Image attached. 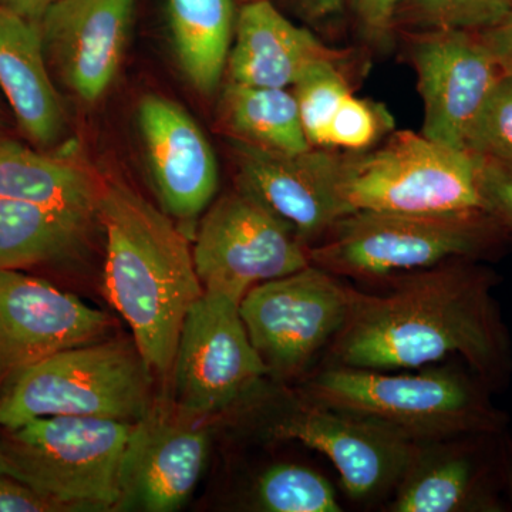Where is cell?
I'll return each instance as SVG.
<instances>
[{
	"mask_svg": "<svg viewBox=\"0 0 512 512\" xmlns=\"http://www.w3.org/2000/svg\"><path fill=\"white\" fill-rule=\"evenodd\" d=\"M501 349L487 278L458 264L416 272L386 296L357 292L332 342L336 365L370 370L420 369L450 355L487 370Z\"/></svg>",
	"mask_w": 512,
	"mask_h": 512,
	"instance_id": "1",
	"label": "cell"
},
{
	"mask_svg": "<svg viewBox=\"0 0 512 512\" xmlns=\"http://www.w3.org/2000/svg\"><path fill=\"white\" fill-rule=\"evenodd\" d=\"M97 220L106 234L104 293L147 365L173 373L184 320L204 288L187 235L133 188L104 180Z\"/></svg>",
	"mask_w": 512,
	"mask_h": 512,
	"instance_id": "2",
	"label": "cell"
},
{
	"mask_svg": "<svg viewBox=\"0 0 512 512\" xmlns=\"http://www.w3.org/2000/svg\"><path fill=\"white\" fill-rule=\"evenodd\" d=\"M153 375L133 338L63 350L0 384V427L13 429L45 416L137 423L156 402Z\"/></svg>",
	"mask_w": 512,
	"mask_h": 512,
	"instance_id": "3",
	"label": "cell"
},
{
	"mask_svg": "<svg viewBox=\"0 0 512 512\" xmlns=\"http://www.w3.org/2000/svg\"><path fill=\"white\" fill-rule=\"evenodd\" d=\"M134 423L36 417L0 427V471L77 511L117 510L120 470Z\"/></svg>",
	"mask_w": 512,
	"mask_h": 512,
	"instance_id": "4",
	"label": "cell"
},
{
	"mask_svg": "<svg viewBox=\"0 0 512 512\" xmlns=\"http://www.w3.org/2000/svg\"><path fill=\"white\" fill-rule=\"evenodd\" d=\"M497 225L483 211H355L308 248L309 261L335 276L355 278L423 271L476 254L488 245Z\"/></svg>",
	"mask_w": 512,
	"mask_h": 512,
	"instance_id": "5",
	"label": "cell"
},
{
	"mask_svg": "<svg viewBox=\"0 0 512 512\" xmlns=\"http://www.w3.org/2000/svg\"><path fill=\"white\" fill-rule=\"evenodd\" d=\"M338 174L350 212L481 211L476 156L413 131H394L359 153H339Z\"/></svg>",
	"mask_w": 512,
	"mask_h": 512,
	"instance_id": "6",
	"label": "cell"
},
{
	"mask_svg": "<svg viewBox=\"0 0 512 512\" xmlns=\"http://www.w3.org/2000/svg\"><path fill=\"white\" fill-rule=\"evenodd\" d=\"M306 400L382 421L416 441L488 429L491 416L466 377L448 369L416 375L330 367L306 383Z\"/></svg>",
	"mask_w": 512,
	"mask_h": 512,
	"instance_id": "7",
	"label": "cell"
},
{
	"mask_svg": "<svg viewBox=\"0 0 512 512\" xmlns=\"http://www.w3.org/2000/svg\"><path fill=\"white\" fill-rule=\"evenodd\" d=\"M356 293L311 264L252 288L239 303V313L268 372L296 376L339 335Z\"/></svg>",
	"mask_w": 512,
	"mask_h": 512,
	"instance_id": "8",
	"label": "cell"
},
{
	"mask_svg": "<svg viewBox=\"0 0 512 512\" xmlns=\"http://www.w3.org/2000/svg\"><path fill=\"white\" fill-rule=\"evenodd\" d=\"M195 269L204 292L241 303L255 286L311 265L308 247L261 202L242 191L211 205L198 227Z\"/></svg>",
	"mask_w": 512,
	"mask_h": 512,
	"instance_id": "9",
	"label": "cell"
},
{
	"mask_svg": "<svg viewBox=\"0 0 512 512\" xmlns=\"http://www.w3.org/2000/svg\"><path fill=\"white\" fill-rule=\"evenodd\" d=\"M268 372L239 302L204 292L184 320L173 367L175 406L204 419L244 396Z\"/></svg>",
	"mask_w": 512,
	"mask_h": 512,
	"instance_id": "10",
	"label": "cell"
},
{
	"mask_svg": "<svg viewBox=\"0 0 512 512\" xmlns=\"http://www.w3.org/2000/svg\"><path fill=\"white\" fill-rule=\"evenodd\" d=\"M274 440L298 441L329 458L350 498L366 500L399 484L419 441L382 421L303 399L268 427Z\"/></svg>",
	"mask_w": 512,
	"mask_h": 512,
	"instance_id": "11",
	"label": "cell"
},
{
	"mask_svg": "<svg viewBox=\"0 0 512 512\" xmlns=\"http://www.w3.org/2000/svg\"><path fill=\"white\" fill-rule=\"evenodd\" d=\"M407 55L424 104L423 134L467 150L474 121L503 76L480 33L463 30L406 33Z\"/></svg>",
	"mask_w": 512,
	"mask_h": 512,
	"instance_id": "12",
	"label": "cell"
},
{
	"mask_svg": "<svg viewBox=\"0 0 512 512\" xmlns=\"http://www.w3.org/2000/svg\"><path fill=\"white\" fill-rule=\"evenodd\" d=\"M198 420L173 400L156 399L134 423L121 461L117 510L171 512L191 497L210 451V433Z\"/></svg>",
	"mask_w": 512,
	"mask_h": 512,
	"instance_id": "13",
	"label": "cell"
},
{
	"mask_svg": "<svg viewBox=\"0 0 512 512\" xmlns=\"http://www.w3.org/2000/svg\"><path fill=\"white\" fill-rule=\"evenodd\" d=\"M113 320L82 299L20 272L0 271V384L63 350L106 339Z\"/></svg>",
	"mask_w": 512,
	"mask_h": 512,
	"instance_id": "14",
	"label": "cell"
},
{
	"mask_svg": "<svg viewBox=\"0 0 512 512\" xmlns=\"http://www.w3.org/2000/svg\"><path fill=\"white\" fill-rule=\"evenodd\" d=\"M237 190L251 195L312 247L350 214L339 191V153L315 148L281 154L231 140Z\"/></svg>",
	"mask_w": 512,
	"mask_h": 512,
	"instance_id": "15",
	"label": "cell"
},
{
	"mask_svg": "<svg viewBox=\"0 0 512 512\" xmlns=\"http://www.w3.org/2000/svg\"><path fill=\"white\" fill-rule=\"evenodd\" d=\"M136 0H59L37 25L64 86L96 103L119 73Z\"/></svg>",
	"mask_w": 512,
	"mask_h": 512,
	"instance_id": "16",
	"label": "cell"
},
{
	"mask_svg": "<svg viewBox=\"0 0 512 512\" xmlns=\"http://www.w3.org/2000/svg\"><path fill=\"white\" fill-rule=\"evenodd\" d=\"M137 121L161 210L173 220H197L218 188L210 141L180 104L160 94L140 100Z\"/></svg>",
	"mask_w": 512,
	"mask_h": 512,
	"instance_id": "17",
	"label": "cell"
},
{
	"mask_svg": "<svg viewBox=\"0 0 512 512\" xmlns=\"http://www.w3.org/2000/svg\"><path fill=\"white\" fill-rule=\"evenodd\" d=\"M346 62V52L323 45L269 0H251L238 10L225 76L248 86L292 89L313 67Z\"/></svg>",
	"mask_w": 512,
	"mask_h": 512,
	"instance_id": "18",
	"label": "cell"
},
{
	"mask_svg": "<svg viewBox=\"0 0 512 512\" xmlns=\"http://www.w3.org/2000/svg\"><path fill=\"white\" fill-rule=\"evenodd\" d=\"M0 89L23 136L55 146L66 127L62 100L47 69L39 25L0 6Z\"/></svg>",
	"mask_w": 512,
	"mask_h": 512,
	"instance_id": "19",
	"label": "cell"
},
{
	"mask_svg": "<svg viewBox=\"0 0 512 512\" xmlns=\"http://www.w3.org/2000/svg\"><path fill=\"white\" fill-rule=\"evenodd\" d=\"M104 178L82 161L0 138V198L97 220Z\"/></svg>",
	"mask_w": 512,
	"mask_h": 512,
	"instance_id": "20",
	"label": "cell"
},
{
	"mask_svg": "<svg viewBox=\"0 0 512 512\" xmlns=\"http://www.w3.org/2000/svg\"><path fill=\"white\" fill-rule=\"evenodd\" d=\"M178 66L201 96L220 89L238 12L234 0H165Z\"/></svg>",
	"mask_w": 512,
	"mask_h": 512,
	"instance_id": "21",
	"label": "cell"
},
{
	"mask_svg": "<svg viewBox=\"0 0 512 512\" xmlns=\"http://www.w3.org/2000/svg\"><path fill=\"white\" fill-rule=\"evenodd\" d=\"M217 116L221 130L239 143L292 156L312 148L292 89L227 80L222 86Z\"/></svg>",
	"mask_w": 512,
	"mask_h": 512,
	"instance_id": "22",
	"label": "cell"
},
{
	"mask_svg": "<svg viewBox=\"0 0 512 512\" xmlns=\"http://www.w3.org/2000/svg\"><path fill=\"white\" fill-rule=\"evenodd\" d=\"M94 221L0 198V271L50 264L76 254Z\"/></svg>",
	"mask_w": 512,
	"mask_h": 512,
	"instance_id": "23",
	"label": "cell"
},
{
	"mask_svg": "<svg viewBox=\"0 0 512 512\" xmlns=\"http://www.w3.org/2000/svg\"><path fill=\"white\" fill-rule=\"evenodd\" d=\"M396 487L392 511H460L473 495V464L458 454L420 447Z\"/></svg>",
	"mask_w": 512,
	"mask_h": 512,
	"instance_id": "24",
	"label": "cell"
},
{
	"mask_svg": "<svg viewBox=\"0 0 512 512\" xmlns=\"http://www.w3.org/2000/svg\"><path fill=\"white\" fill-rule=\"evenodd\" d=\"M511 12L512 0H399L394 30L481 33L503 22Z\"/></svg>",
	"mask_w": 512,
	"mask_h": 512,
	"instance_id": "25",
	"label": "cell"
},
{
	"mask_svg": "<svg viewBox=\"0 0 512 512\" xmlns=\"http://www.w3.org/2000/svg\"><path fill=\"white\" fill-rule=\"evenodd\" d=\"M255 503L268 512H340L335 488L322 474L299 464H276L259 477Z\"/></svg>",
	"mask_w": 512,
	"mask_h": 512,
	"instance_id": "26",
	"label": "cell"
},
{
	"mask_svg": "<svg viewBox=\"0 0 512 512\" xmlns=\"http://www.w3.org/2000/svg\"><path fill=\"white\" fill-rule=\"evenodd\" d=\"M309 144L326 148L330 121L342 101L352 94L345 66L323 63L313 67L292 87Z\"/></svg>",
	"mask_w": 512,
	"mask_h": 512,
	"instance_id": "27",
	"label": "cell"
},
{
	"mask_svg": "<svg viewBox=\"0 0 512 512\" xmlns=\"http://www.w3.org/2000/svg\"><path fill=\"white\" fill-rule=\"evenodd\" d=\"M392 114L372 100L349 94L330 121L328 150L359 153L377 146L393 130Z\"/></svg>",
	"mask_w": 512,
	"mask_h": 512,
	"instance_id": "28",
	"label": "cell"
},
{
	"mask_svg": "<svg viewBox=\"0 0 512 512\" xmlns=\"http://www.w3.org/2000/svg\"><path fill=\"white\" fill-rule=\"evenodd\" d=\"M467 151L512 164V74H503L478 114Z\"/></svg>",
	"mask_w": 512,
	"mask_h": 512,
	"instance_id": "29",
	"label": "cell"
},
{
	"mask_svg": "<svg viewBox=\"0 0 512 512\" xmlns=\"http://www.w3.org/2000/svg\"><path fill=\"white\" fill-rule=\"evenodd\" d=\"M476 158L481 211L498 225L512 228V164L480 156Z\"/></svg>",
	"mask_w": 512,
	"mask_h": 512,
	"instance_id": "30",
	"label": "cell"
},
{
	"mask_svg": "<svg viewBox=\"0 0 512 512\" xmlns=\"http://www.w3.org/2000/svg\"><path fill=\"white\" fill-rule=\"evenodd\" d=\"M73 505L39 493L18 478L0 471V512H70Z\"/></svg>",
	"mask_w": 512,
	"mask_h": 512,
	"instance_id": "31",
	"label": "cell"
},
{
	"mask_svg": "<svg viewBox=\"0 0 512 512\" xmlns=\"http://www.w3.org/2000/svg\"><path fill=\"white\" fill-rule=\"evenodd\" d=\"M348 3L367 40L375 45L389 43L399 0H348Z\"/></svg>",
	"mask_w": 512,
	"mask_h": 512,
	"instance_id": "32",
	"label": "cell"
},
{
	"mask_svg": "<svg viewBox=\"0 0 512 512\" xmlns=\"http://www.w3.org/2000/svg\"><path fill=\"white\" fill-rule=\"evenodd\" d=\"M501 73L512 74V12L494 28L480 33Z\"/></svg>",
	"mask_w": 512,
	"mask_h": 512,
	"instance_id": "33",
	"label": "cell"
},
{
	"mask_svg": "<svg viewBox=\"0 0 512 512\" xmlns=\"http://www.w3.org/2000/svg\"><path fill=\"white\" fill-rule=\"evenodd\" d=\"M59 0H0L2 8L10 10L20 18L39 23L47 10Z\"/></svg>",
	"mask_w": 512,
	"mask_h": 512,
	"instance_id": "34",
	"label": "cell"
},
{
	"mask_svg": "<svg viewBox=\"0 0 512 512\" xmlns=\"http://www.w3.org/2000/svg\"><path fill=\"white\" fill-rule=\"evenodd\" d=\"M308 19L320 20L336 15L348 0H293Z\"/></svg>",
	"mask_w": 512,
	"mask_h": 512,
	"instance_id": "35",
	"label": "cell"
},
{
	"mask_svg": "<svg viewBox=\"0 0 512 512\" xmlns=\"http://www.w3.org/2000/svg\"><path fill=\"white\" fill-rule=\"evenodd\" d=\"M508 490H510V500L512 504V463L510 466V470H508Z\"/></svg>",
	"mask_w": 512,
	"mask_h": 512,
	"instance_id": "36",
	"label": "cell"
},
{
	"mask_svg": "<svg viewBox=\"0 0 512 512\" xmlns=\"http://www.w3.org/2000/svg\"><path fill=\"white\" fill-rule=\"evenodd\" d=\"M239 2H241V3H247V2H251V0H239Z\"/></svg>",
	"mask_w": 512,
	"mask_h": 512,
	"instance_id": "37",
	"label": "cell"
}]
</instances>
